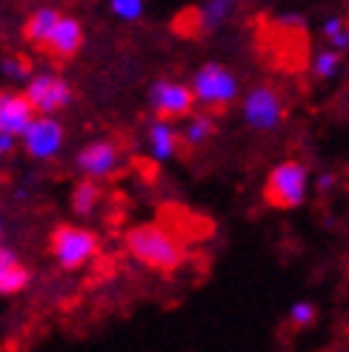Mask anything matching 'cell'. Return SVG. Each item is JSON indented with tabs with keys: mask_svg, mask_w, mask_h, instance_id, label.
I'll use <instances>...</instances> for the list:
<instances>
[{
	"mask_svg": "<svg viewBox=\"0 0 349 352\" xmlns=\"http://www.w3.org/2000/svg\"><path fill=\"white\" fill-rule=\"evenodd\" d=\"M98 201H100V189L95 186V178L80 181L75 186V192H72V209L78 215H89L92 209L98 206Z\"/></svg>",
	"mask_w": 349,
	"mask_h": 352,
	"instance_id": "9a60e30c",
	"label": "cell"
},
{
	"mask_svg": "<svg viewBox=\"0 0 349 352\" xmlns=\"http://www.w3.org/2000/svg\"><path fill=\"white\" fill-rule=\"evenodd\" d=\"M52 252H55L58 263L63 270H80L83 263H89L98 252V238L89 230L80 226H58L52 232Z\"/></svg>",
	"mask_w": 349,
	"mask_h": 352,
	"instance_id": "3957f363",
	"label": "cell"
},
{
	"mask_svg": "<svg viewBox=\"0 0 349 352\" xmlns=\"http://www.w3.org/2000/svg\"><path fill=\"white\" fill-rule=\"evenodd\" d=\"M195 89L174 80H158L152 83L149 89V107L152 112L164 118V120H174V118H186L195 107Z\"/></svg>",
	"mask_w": 349,
	"mask_h": 352,
	"instance_id": "5b68a950",
	"label": "cell"
},
{
	"mask_svg": "<svg viewBox=\"0 0 349 352\" xmlns=\"http://www.w3.org/2000/svg\"><path fill=\"white\" fill-rule=\"evenodd\" d=\"M195 98L209 109H223L238 98V80L229 69H223L218 63H206L201 72L192 80Z\"/></svg>",
	"mask_w": 349,
	"mask_h": 352,
	"instance_id": "277c9868",
	"label": "cell"
},
{
	"mask_svg": "<svg viewBox=\"0 0 349 352\" xmlns=\"http://www.w3.org/2000/svg\"><path fill=\"white\" fill-rule=\"evenodd\" d=\"M126 250L135 261L155 272H174L183 261V243L164 223H141L129 230Z\"/></svg>",
	"mask_w": 349,
	"mask_h": 352,
	"instance_id": "6da1fadb",
	"label": "cell"
},
{
	"mask_svg": "<svg viewBox=\"0 0 349 352\" xmlns=\"http://www.w3.org/2000/svg\"><path fill=\"white\" fill-rule=\"evenodd\" d=\"M29 284V270L21 267V261L12 250L0 246V295H17Z\"/></svg>",
	"mask_w": 349,
	"mask_h": 352,
	"instance_id": "7c38bea8",
	"label": "cell"
},
{
	"mask_svg": "<svg viewBox=\"0 0 349 352\" xmlns=\"http://www.w3.org/2000/svg\"><path fill=\"white\" fill-rule=\"evenodd\" d=\"M243 118H247V123L252 129L269 132L281 123L284 103H281V98H278L275 89H269V86H258V89H252L247 95V100H243Z\"/></svg>",
	"mask_w": 349,
	"mask_h": 352,
	"instance_id": "8992f818",
	"label": "cell"
},
{
	"mask_svg": "<svg viewBox=\"0 0 349 352\" xmlns=\"http://www.w3.org/2000/svg\"><path fill=\"white\" fill-rule=\"evenodd\" d=\"M38 118L26 92H0V132L23 138L29 123Z\"/></svg>",
	"mask_w": 349,
	"mask_h": 352,
	"instance_id": "9c48e42d",
	"label": "cell"
},
{
	"mask_svg": "<svg viewBox=\"0 0 349 352\" xmlns=\"http://www.w3.org/2000/svg\"><path fill=\"white\" fill-rule=\"evenodd\" d=\"M60 12L58 9H38V12H32L29 14V21L23 23V38L32 43V46H43L49 43L52 38V32H55L58 21H60Z\"/></svg>",
	"mask_w": 349,
	"mask_h": 352,
	"instance_id": "5bb4252c",
	"label": "cell"
},
{
	"mask_svg": "<svg viewBox=\"0 0 349 352\" xmlns=\"http://www.w3.org/2000/svg\"><path fill=\"white\" fill-rule=\"evenodd\" d=\"M0 69L9 75V78H26L29 75V63L23 58H3Z\"/></svg>",
	"mask_w": 349,
	"mask_h": 352,
	"instance_id": "7402d4cb",
	"label": "cell"
},
{
	"mask_svg": "<svg viewBox=\"0 0 349 352\" xmlns=\"http://www.w3.org/2000/svg\"><path fill=\"white\" fill-rule=\"evenodd\" d=\"M312 321H315V307H312V304L301 301V304H295L289 309V324L292 327H309Z\"/></svg>",
	"mask_w": 349,
	"mask_h": 352,
	"instance_id": "44dd1931",
	"label": "cell"
},
{
	"mask_svg": "<svg viewBox=\"0 0 349 352\" xmlns=\"http://www.w3.org/2000/svg\"><path fill=\"white\" fill-rule=\"evenodd\" d=\"M23 146L32 157L49 161V157H55L63 146V126L52 115H38L29 123V129L23 132Z\"/></svg>",
	"mask_w": 349,
	"mask_h": 352,
	"instance_id": "ba28073f",
	"label": "cell"
},
{
	"mask_svg": "<svg viewBox=\"0 0 349 352\" xmlns=\"http://www.w3.org/2000/svg\"><path fill=\"white\" fill-rule=\"evenodd\" d=\"M0 238H3V226H0Z\"/></svg>",
	"mask_w": 349,
	"mask_h": 352,
	"instance_id": "cb8c5ba5",
	"label": "cell"
},
{
	"mask_svg": "<svg viewBox=\"0 0 349 352\" xmlns=\"http://www.w3.org/2000/svg\"><path fill=\"white\" fill-rule=\"evenodd\" d=\"M181 135L172 129L169 120H155L152 129H149V149H152V157L155 161H169V157L178 155V146H181Z\"/></svg>",
	"mask_w": 349,
	"mask_h": 352,
	"instance_id": "4fadbf2b",
	"label": "cell"
},
{
	"mask_svg": "<svg viewBox=\"0 0 349 352\" xmlns=\"http://www.w3.org/2000/svg\"><path fill=\"white\" fill-rule=\"evenodd\" d=\"M0 155H6V152H3V146H0Z\"/></svg>",
	"mask_w": 349,
	"mask_h": 352,
	"instance_id": "d4e9b609",
	"label": "cell"
},
{
	"mask_svg": "<svg viewBox=\"0 0 349 352\" xmlns=\"http://www.w3.org/2000/svg\"><path fill=\"white\" fill-rule=\"evenodd\" d=\"M117 166V146L109 144V140H98V144H89L86 149H80L78 155V169L86 175V178H109Z\"/></svg>",
	"mask_w": 349,
	"mask_h": 352,
	"instance_id": "30bf717a",
	"label": "cell"
},
{
	"mask_svg": "<svg viewBox=\"0 0 349 352\" xmlns=\"http://www.w3.org/2000/svg\"><path fill=\"white\" fill-rule=\"evenodd\" d=\"M232 9H235V0H206L203 14H201L203 29H215V26H221L226 17L232 14Z\"/></svg>",
	"mask_w": 349,
	"mask_h": 352,
	"instance_id": "e0dca14e",
	"label": "cell"
},
{
	"mask_svg": "<svg viewBox=\"0 0 349 352\" xmlns=\"http://www.w3.org/2000/svg\"><path fill=\"white\" fill-rule=\"evenodd\" d=\"M109 6L120 21H137L144 14V0H109Z\"/></svg>",
	"mask_w": 349,
	"mask_h": 352,
	"instance_id": "ffe728a7",
	"label": "cell"
},
{
	"mask_svg": "<svg viewBox=\"0 0 349 352\" xmlns=\"http://www.w3.org/2000/svg\"><path fill=\"white\" fill-rule=\"evenodd\" d=\"M212 132H215V123H212V118L209 115H195L192 118L186 126H183V144L186 146H201L203 140H209L212 138Z\"/></svg>",
	"mask_w": 349,
	"mask_h": 352,
	"instance_id": "2e32d148",
	"label": "cell"
},
{
	"mask_svg": "<svg viewBox=\"0 0 349 352\" xmlns=\"http://www.w3.org/2000/svg\"><path fill=\"white\" fill-rule=\"evenodd\" d=\"M26 95L32 100V107L38 109V115H55L66 109L69 100H72L69 83L60 80L58 75H34L26 86Z\"/></svg>",
	"mask_w": 349,
	"mask_h": 352,
	"instance_id": "52a82bcc",
	"label": "cell"
},
{
	"mask_svg": "<svg viewBox=\"0 0 349 352\" xmlns=\"http://www.w3.org/2000/svg\"><path fill=\"white\" fill-rule=\"evenodd\" d=\"M324 34L333 41V49H338V52H344L349 46V32L344 29L341 17H329V21L324 23Z\"/></svg>",
	"mask_w": 349,
	"mask_h": 352,
	"instance_id": "d6986e66",
	"label": "cell"
},
{
	"mask_svg": "<svg viewBox=\"0 0 349 352\" xmlns=\"http://www.w3.org/2000/svg\"><path fill=\"white\" fill-rule=\"evenodd\" d=\"M264 198L278 209L301 206L306 198V166L298 161H284L281 166H275L267 178Z\"/></svg>",
	"mask_w": 349,
	"mask_h": 352,
	"instance_id": "7a4b0ae2",
	"label": "cell"
},
{
	"mask_svg": "<svg viewBox=\"0 0 349 352\" xmlns=\"http://www.w3.org/2000/svg\"><path fill=\"white\" fill-rule=\"evenodd\" d=\"M338 63H341V52L335 49H326V52H318V55H315V75L318 78H333L335 72H338Z\"/></svg>",
	"mask_w": 349,
	"mask_h": 352,
	"instance_id": "ac0fdd59",
	"label": "cell"
},
{
	"mask_svg": "<svg viewBox=\"0 0 349 352\" xmlns=\"http://www.w3.org/2000/svg\"><path fill=\"white\" fill-rule=\"evenodd\" d=\"M83 46V26L75 21V17H60L55 32H52V38L46 43V52L55 60H69V58H75L78 52Z\"/></svg>",
	"mask_w": 349,
	"mask_h": 352,
	"instance_id": "8fae6325",
	"label": "cell"
},
{
	"mask_svg": "<svg viewBox=\"0 0 349 352\" xmlns=\"http://www.w3.org/2000/svg\"><path fill=\"white\" fill-rule=\"evenodd\" d=\"M333 184H335V178H333V175H321V178H318V186H321V189H329Z\"/></svg>",
	"mask_w": 349,
	"mask_h": 352,
	"instance_id": "603a6c76",
	"label": "cell"
}]
</instances>
